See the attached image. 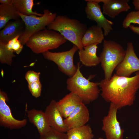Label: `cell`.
Returning <instances> with one entry per match:
<instances>
[{"label":"cell","instance_id":"6da1fadb","mask_svg":"<svg viewBox=\"0 0 139 139\" xmlns=\"http://www.w3.org/2000/svg\"><path fill=\"white\" fill-rule=\"evenodd\" d=\"M102 98L114 105L118 110L134 103L139 89V71L132 77L120 76L115 73L108 80L99 82Z\"/></svg>","mask_w":139,"mask_h":139},{"label":"cell","instance_id":"7a4b0ae2","mask_svg":"<svg viewBox=\"0 0 139 139\" xmlns=\"http://www.w3.org/2000/svg\"><path fill=\"white\" fill-rule=\"evenodd\" d=\"M48 29L57 31L67 40L76 46L79 50L84 46L82 40L88 28L86 24L66 15H57L47 26Z\"/></svg>","mask_w":139,"mask_h":139},{"label":"cell","instance_id":"3957f363","mask_svg":"<svg viewBox=\"0 0 139 139\" xmlns=\"http://www.w3.org/2000/svg\"><path fill=\"white\" fill-rule=\"evenodd\" d=\"M76 72L67 80V89L79 98L85 104L90 103L99 97V82H94L84 77L80 70V64L77 63Z\"/></svg>","mask_w":139,"mask_h":139},{"label":"cell","instance_id":"277c9868","mask_svg":"<svg viewBox=\"0 0 139 139\" xmlns=\"http://www.w3.org/2000/svg\"><path fill=\"white\" fill-rule=\"evenodd\" d=\"M126 50L119 44L112 40H104L99 57L106 80H110L114 70L123 60Z\"/></svg>","mask_w":139,"mask_h":139},{"label":"cell","instance_id":"5b68a950","mask_svg":"<svg viewBox=\"0 0 139 139\" xmlns=\"http://www.w3.org/2000/svg\"><path fill=\"white\" fill-rule=\"evenodd\" d=\"M67 40L59 33L46 29L31 36L25 44L34 53L38 54L57 48Z\"/></svg>","mask_w":139,"mask_h":139},{"label":"cell","instance_id":"8992f818","mask_svg":"<svg viewBox=\"0 0 139 139\" xmlns=\"http://www.w3.org/2000/svg\"><path fill=\"white\" fill-rule=\"evenodd\" d=\"M25 24V29L19 40L23 45L26 44L29 38L34 34L46 29L57 16L56 13H53L47 9L43 11V15L38 16L35 15L26 16L17 12Z\"/></svg>","mask_w":139,"mask_h":139},{"label":"cell","instance_id":"52a82bcc","mask_svg":"<svg viewBox=\"0 0 139 139\" xmlns=\"http://www.w3.org/2000/svg\"><path fill=\"white\" fill-rule=\"evenodd\" d=\"M78 50L77 47L73 45L71 48L66 51L53 52L48 51L42 54L45 58L55 63L59 70L70 77L74 75L77 70V67L74 64L73 58Z\"/></svg>","mask_w":139,"mask_h":139},{"label":"cell","instance_id":"ba28073f","mask_svg":"<svg viewBox=\"0 0 139 139\" xmlns=\"http://www.w3.org/2000/svg\"><path fill=\"white\" fill-rule=\"evenodd\" d=\"M118 110L114 105L110 103L108 114L103 119L102 130L107 139H124V130L117 117Z\"/></svg>","mask_w":139,"mask_h":139},{"label":"cell","instance_id":"9c48e42d","mask_svg":"<svg viewBox=\"0 0 139 139\" xmlns=\"http://www.w3.org/2000/svg\"><path fill=\"white\" fill-rule=\"evenodd\" d=\"M115 69L117 75L126 77H130L133 73L139 71V58L132 42L127 43L124 58Z\"/></svg>","mask_w":139,"mask_h":139},{"label":"cell","instance_id":"30bf717a","mask_svg":"<svg viewBox=\"0 0 139 139\" xmlns=\"http://www.w3.org/2000/svg\"><path fill=\"white\" fill-rule=\"evenodd\" d=\"M8 100L7 94L0 91V125L11 129H18L25 126L26 119L19 120L13 116L9 107L6 103Z\"/></svg>","mask_w":139,"mask_h":139},{"label":"cell","instance_id":"8fae6325","mask_svg":"<svg viewBox=\"0 0 139 139\" xmlns=\"http://www.w3.org/2000/svg\"><path fill=\"white\" fill-rule=\"evenodd\" d=\"M85 1L87 2L85 11L87 18L96 22L98 26L103 29L104 36H107L112 30L113 22L104 15L98 3L92 0Z\"/></svg>","mask_w":139,"mask_h":139},{"label":"cell","instance_id":"7c38bea8","mask_svg":"<svg viewBox=\"0 0 139 139\" xmlns=\"http://www.w3.org/2000/svg\"><path fill=\"white\" fill-rule=\"evenodd\" d=\"M89 119V110L85 104L83 103L77 106L65 118L64 121L69 129L85 125Z\"/></svg>","mask_w":139,"mask_h":139},{"label":"cell","instance_id":"4fadbf2b","mask_svg":"<svg viewBox=\"0 0 139 139\" xmlns=\"http://www.w3.org/2000/svg\"><path fill=\"white\" fill-rule=\"evenodd\" d=\"M45 112L51 128L60 132H67L68 129L58 108L57 102L54 100H52L46 107Z\"/></svg>","mask_w":139,"mask_h":139},{"label":"cell","instance_id":"5bb4252c","mask_svg":"<svg viewBox=\"0 0 139 139\" xmlns=\"http://www.w3.org/2000/svg\"><path fill=\"white\" fill-rule=\"evenodd\" d=\"M99 3L102 2V13L112 19L115 18L120 13L127 12L131 8L128 0H92Z\"/></svg>","mask_w":139,"mask_h":139},{"label":"cell","instance_id":"9a60e30c","mask_svg":"<svg viewBox=\"0 0 139 139\" xmlns=\"http://www.w3.org/2000/svg\"><path fill=\"white\" fill-rule=\"evenodd\" d=\"M25 29V23L21 19L9 21L0 31V41L6 44L16 37H20Z\"/></svg>","mask_w":139,"mask_h":139},{"label":"cell","instance_id":"2e32d148","mask_svg":"<svg viewBox=\"0 0 139 139\" xmlns=\"http://www.w3.org/2000/svg\"><path fill=\"white\" fill-rule=\"evenodd\" d=\"M27 112L29 121L37 128L40 136L49 131L51 127L45 112L32 109L27 110Z\"/></svg>","mask_w":139,"mask_h":139},{"label":"cell","instance_id":"e0dca14e","mask_svg":"<svg viewBox=\"0 0 139 139\" xmlns=\"http://www.w3.org/2000/svg\"><path fill=\"white\" fill-rule=\"evenodd\" d=\"M83 103L78 97L72 92L65 96L57 102L58 108L65 119L79 105Z\"/></svg>","mask_w":139,"mask_h":139},{"label":"cell","instance_id":"ac0fdd59","mask_svg":"<svg viewBox=\"0 0 139 139\" xmlns=\"http://www.w3.org/2000/svg\"><path fill=\"white\" fill-rule=\"evenodd\" d=\"M98 45L95 44L86 46L79 50L80 61L85 66H94L100 63V58L97 55Z\"/></svg>","mask_w":139,"mask_h":139},{"label":"cell","instance_id":"d6986e66","mask_svg":"<svg viewBox=\"0 0 139 139\" xmlns=\"http://www.w3.org/2000/svg\"><path fill=\"white\" fill-rule=\"evenodd\" d=\"M104 36L102 29L94 25L88 28L82 37V43L84 47L92 44H98L102 43Z\"/></svg>","mask_w":139,"mask_h":139},{"label":"cell","instance_id":"ffe728a7","mask_svg":"<svg viewBox=\"0 0 139 139\" xmlns=\"http://www.w3.org/2000/svg\"><path fill=\"white\" fill-rule=\"evenodd\" d=\"M20 18L13 5H0V29L3 28L10 20H16Z\"/></svg>","mask_w":139,"mask_h":139},{"label":"cell","instance_id":"44dd1931","mask_svg":"<svg viewBox=\"0 0 139 139\" xmlns=\"http://www.w3.org/2000/svg\"><path fill=\"white\" fill-rule=\"evenodd\" d=\"M67 139H92L94 135L90 126H83L69 129L66 132Z\"/></svg>","mask_w":139,"mask_h":139},{"label":"cell","instance_id":"7402d4cb","mask_svg":"<svg viewBox=\"0 0 139 139\" xmlns=\"http://www.w3.org/2000/svg\"><path fill=\"white\" fill-rule=\"evenodd\" d=\"M13 5L17 12L23 15H35L38 16L43 15L32 10L34 5L33 0H13Z\"/></svg>","mask_w":139,"mask_h":139},{"label":"cell","instance_id":"603a6c76","mask_svg":"<svg viewBox=\"0 0 139 139\" xmlns=\"http://www.w3.org/2000/svg\"><path fill=\"white\" fill-rule=\"evenodd\" d=\"M6 44L0 41V60L1 63L11 65L12 58L15 56L14 53L7 50L5 47Z\"/></svg>","mask_w":139,"mask_h":139},{"label":"cell","instance_id":"cb8c5ba5","mask_svg":"<svg viewBox=\"0 0 139 139\" xmlns=\"http://www.w3.org/2000/svg\"><path fill=\"white\" fill-rule=\"evenodd\" d=\"M132 23L139 25V11H133L128 13L123 21L122 26L127 29Z\"/></svg>","mask_w":139,"mask_h":139},{"label":"cell","instance_id":"d4e9b609","mask_svg":"<svg viewBox=\"0 0 139 139\" xmlns=\"http://www.w3.org/2000/svg\"><path fill=\"white\" fill-rule=\"evenodd\" d=\"M40 139H67L66 133L56 131L51 127L45 134L40 136Z\"/></svg>","mask_w":139,"mask_h":139},{"label":"cell","instance_id":"484cf974","mask_svg":"<svg viewBox=\"0 0 139 139\" xmlns=\"http://www.w3.org/2000/svg\"><path fill=\"white\" fill-rule=\"evenodd\" d=\"M28 87L33 96L37 98L40 96L42 85L40 81L28 84Z\"/></svg>","mask_w":139,"mask_h":139},{"label":"cell","instance_id":"4316f807","mask_svg":"<svg viewBox=\"0 0 139 139\" xmlns=\"http://www.w3.org/2000/svg\"><path fill=\"white\" fill-rule=\"evenodd\" d=\"M40 73L37 72L33 71H28L25 74V77L28 84L40 81Z\"/></svg>","mask_w":139,"mask_h":139},{"label":"cell","instance_id":"83f0119b","mask_svg":"<svg viewBox=\"0 0 139 139\" xmlns=\"http://www.w3.org/2000/svg\"><path fill=\"white\" fill-rule=\"evenodd\" d=\"M23 45L19 40H18L13 45L12 49L13 52L19 54L22 51Z\"/></svg>","mask_w":139,"mask_h":139},{"label":"cell","instance_id":"f1b7e54d","mask_svg":"<svg viewBox=\"0 0 139 139\" xmlns=\"http://www.w3.org/2000/svg\"><path fill=\"white\" fill-rule=\"evenodd\" d=\"M19 36H18L11 40L6 44L5 47L7 50L9 51L13 52L12 49V46L14 43L18 40Z\"/></svg>","mask_w":139,"mask_h":139},{"label":"cell","instance_id":"f546056e","mask_svg":"<svg viewBox=\"0 0 139 139\" xmlns=\"http://www.w3.org/2000/svg\"><path fill=\"white\" fill-rule=\"evenodd\" d=\"M129 28L133 32L139 35V27L134 26L133 25H131Z\"/></svg>","mask_w":139,"mask_h":139},{"label":"cell","instance_id":"4dcf8cb0","mask_svg":"<svg viewBox=\"0 0 139 139\" xmlns=\"http://www.w3.org/2000/svg\"><path fill=\"white\" fill-rule=\"evenodd\" d=\"M0 3L1 4L6 5H13V0H0Z\"/></svg>","mask_w":139,"mask_h":139},{"label":"cell","instance_id":"1f68e13d","mask_svg":"<svg viewBox=\"0 0 139 139\" xmlns=\"http://www.w3.org/2000/svg\"><path fill=\"white\" fill-rule=\"evenodd\" d=\"M132 3L137 11H139V0H133Z\"/></svg>","mask_w":139,"mask_h":139},{"label":"cell","instance_id":"d6a6232c","mask_svg":"<svg viewBox=\"0 0 139 139\" xmlns=\"http://www.w3.org/2000/svg\"><path fill=\"white\" fill-rule=\"evenodd\" d=\"M97 139H104L103 138H102V137H99V138H98Z\"/></svg>","mask_w":139,"mask_h":139}]
</instances>
